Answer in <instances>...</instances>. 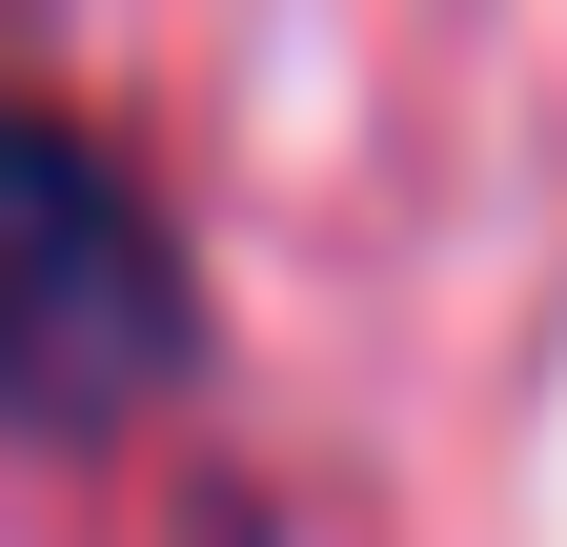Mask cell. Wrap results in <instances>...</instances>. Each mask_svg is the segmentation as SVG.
I'll list each match as a JSON object with an SVG mask.
<instances>
[{"label":"cell","mask_w":567,"mask_h":547,"mask_svg":"<svg viewBox=\"0 0 567 547\" xmlns=\"http://www.w3.org/2000/svg\"><path fill=\"white\" fill-rule=\"evenodd\" d=\"M183 345H203V305L122 143L0 82V426H142L183 385Z\"/></svg>","instance_id":"cell-1"}]
</instances>
